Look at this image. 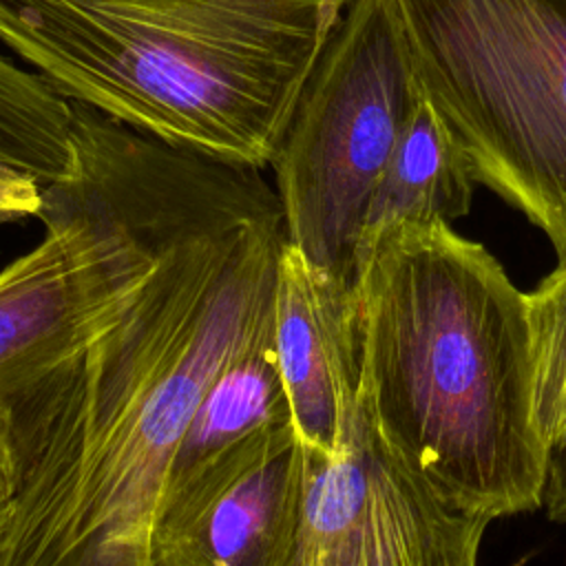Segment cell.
Here are the masks:
<instances>
[{
    "instance_id": "4fadbf2b",
    "label": "cell",
    "mask_w": 566,
    "mask_h": 566,
    "mask_svg": "<svg viewBox=\"0 0 566 566\" xmlns=\"http://www.w3.org/2000/svg\"><path fill=\"white\" fill-rule=\"evenodd\" d=\"M42 184L29 172L0 161V226L38 217Z\"/></svg>"
},
{
    "instance_id": "9c48e42d",
    "label": "cell",
    "mask_w": 566,
    "mask_h": 566,
    "mask_svg": "<svg viewBox=\"0 0 566 566\" xmlns=\"http://www.w3.org/2000/svg\"><path fill=\"white\" fill-rule=\"evenodd\" d=\"M294 433L270 329L237 354L199 400L168 464L155 531Z\"/></svg>"
},
{
    "instance_id": "30bf717a",
    "label": "cell",
    "mask_w": 566,
    "mask_h": 566,
    "mask_svg": "<svg viewBox=\"0 0 566 566\" xmlns=\"http://www.w3.org/2000/svg\"><path fill=\"white\" fill-rule=\"evenodd\" d=\"M475 184L455 135L420 93L376 186L358 245L398 223H451L464 217Z\"/></svg>"
},
{
    "instance_id": "7a4b0ae2",
    "label": "cell",
    "mask_w": 566,
    "mask_h": 566,
    "mask_svg": "<svg viewBox=\"0 0 566 566\" xmlns=\"http://www.w3.org/2000/svg\"><path fill=\"white\" fill-rule=\"evenodd\" d=\"M358 407L447 502L491 520L542 504L526 292L451 223H398L356 252Z\"/></svg>"
},
{
    "instance_id": "6da1fadb",
    "label": "cell",
    "mask_w": 566,
    "mask_h": 566,
    "mask_svg": "<svg viewBox=\"0 0 566 566\" xmlns=\"http://www.w3.org/2000/svg\"><path fill=\"white\" fill-rule=\"evenodd\" d=\"M283 243L261 168L179 148L126 307L2 398L18 489L0 566H153L168 464L210 382L272 329Z\"/></svg>"
},
{
    "instance_id": "ba28073f",
    "label": "cell",
    "mask_w": 566,
    "mask_h": 566,
    "mask_svg": "<svg viewBox=\"0 0 566 566\" xmlns=\"http://www.w3.org/2000/svg\"><path fill=\"white\" fill-rule=\"evenodd\" d=\"M301 493L303 447L294 433L159 526L153 566H283Z\"/></svg>"
},
{
    "instance_id": "8fae6325",
    "label": "cell",
    "mask_w": 566,
    "mask_h": 566,
    "mask_svg": "<svg viewBox=\"0 0 566 566\" xmlns=\"http://www.w3.org/2000/svg\"><path fill=\"white\" fill-rule=\"evenodd\" d=\"M73 102L44 75L24 71L0 55V161L42 186L71 164Z\"/></svg>"
},
{
    "instance_id": "7c38bea8",
    "label": "cell",
    "mask_w": 566,
    "mask_h": 566,
    "mask_svg": "<svg viewBox=\"0 0 566 566\" xmlns=\"http://www.w3.org/2000/svg\"><path fill=\"white\" fill-rule=\"evenodd\" d=\"M533 418L548 453L566 447V256L526 294Z\"/></svg>"
},
{
    "instance_id": "8992f818",
    "label": "cell",
    "mask_w": 566,
    "mask_h": 566,
    "mask_svg": "<svg viewBox=\"0 0 566 566\" xmlns=\"http://www.w3.org/2000/svg\"><path fill=\"white\" fill-rule=\"evenodd\" d=\"M303 447L283 566H478L491 517L447 502L358 418L338 451Z\"/></svg>"
},
{
    "instance_id": "52a82bcc",
    "label": "cell",
    "mask_w": 566,
    "mask_h": 566,
    "mask_svg": "<svg viewBox=\"0 0 566 566\" xmlns=\"http://www.w3.org/2000/svg\"><path fill=\"white\" fill-rule=\"evenodd\" d=\"M272 345L298 442L338 451L358 418L356 285L312 265L287 241L276 263Z\"/></svg>"
},
{
    "instance_id": "5bb4252c",
    "label": "cell",
    "mask_w": 566,
    "mask_h": 566,
    "mask_svg": "<svg viewBox=\"0 0 566 566\" xmlns=\"http://www.w3.org/2000/svg\"><path fill=\"white\" fill-rule=\"evenodd\" d=\"M15 489H18V473H15V458H13V444H11V422H9L7 405L0 398V533L4 531L7 522L13 515Z\"/></svg>"
},
{
    "instance_id": "277c9868",
    "label": "cell",
    "mask_w": 566,
    "mask_h": 566,
    "mask_svg": "<svg viewBox=\"0 0 566 566\" xmlns=\"http://www.w3.org/2000/svg\"><path fill=\"white\" fill-rule=\"evenodd\" d=\"M418 91L478 184L566 256V0H391Z\"/></svg>"
},
{
    "instance_id": "3957f363",
    "label": "cell",
    "mask_w": 566,
    "mask_h": 566,
    "mask_svg": "<svg viewBox=\"0 0 566 566\" xmlns=\"http://www.w3.org/2000/svg\"><path fill=\"white\" fill-rule=\"evenodd\" d=\"M349 0H0V40L66 99L172 146L272 164Z\"/></svg>"
},
{
    "instance_id": "5b68a950",
    "label": "cell",
    "mask_w": 566,
    "mask_h": 566,
    "mask_svg": "<svg viewBox=\"0 0 566 566\" xmlns=\"http://www.w3.org/2000/svg\"><path fill=\"white\" fill-rule=\"evenodd\" d=\"M420 91L391 0H349L272 157L285 241L356 281L363 223Z\"/></svg>"
},
{
    "instance_id": "9a60e30c",
    "label": "cell",
    "mask_w": 566,
    "mask_h": 566,
    "mask_svg": "<svg viewBox=\"0 0 566 566\" xmlns=\"http://www.w3.org/2000/svg\"><path fill=\"white\" fill-rule=\"evenodd\" d=\"M542 504H546V513L553 522L566 524V447L553 449L548 455Z\"/></svg>"
}]
</instances>
